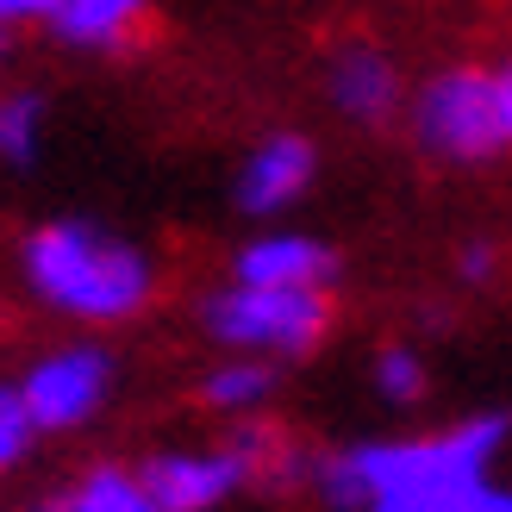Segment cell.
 <instances>
[{
  "label": "cell",
  "instance_id": "cell-12",
  "mask_svg": "<svg viewBox=\"0 0 512 512\" xmlns=\"http://www.w3.org/2000/svg\"><path fill=\"white\" fill-rule=\"evenodd\" d=\"M57 506H69V512H157L150 506V488H144V469H119V463L82 469L63 488Z\"/></svg>",
  "mask_w": 512,
  "mask_h": 512
},
{
  "label": "cell",
  "instance_id": "cell-3",
  "mask_svg": "<svg viewBox=\"0 0 512 512\" xmlns=\"http://www.w3.org/2000/svg\"><path fill=\"white\" fill-rule=\"evenodd\" d=\"M413 138L431 163H494L512 150V57L456 63L413 94Z\"/></svg>",
  "mask_w": 512,
  "mask_h": 512
},
{
  "label": "cell",
  "instance_id": "cell-8",
  "mask_svg": "<svg viewBox=\"0 0 512 512\" xmlns=\"http://www.w3.org/2000/svg\"><path fill=\"white\" fill-rule=\"evenodd\" d=\"M325 94L350 125H388L400 113V69L388 63V50L375 44H344L325 69Z\"/></svg>",
  "mask_w": 512,
  "mask_h": 512
},
{
  "label": "cell",
  "instance_id": "cell-14",
  "mask_svg": "<svg viewBox=\"0 0 512 512\" xmlns=\"http://www.w3.org/2000/svg\"><path fill=\"white\" fill-rule=\"evenodd\" d=\"M369 381H375V394L388 400V406H413L425 394V363H419V350H406V344H388L369 363Z\"/></svg>",
  "mask_w": 512,
  "mask_h": 512
},
{
  "label": "cell",
  "instance_id": "cell-1",
  "mask_svg": "<svg viewBox=\"0 0 512 512\" xmlns=\"http://www.w3.org/2000/svg\"><path fill=\"white\" fill-rule=\"evenodd\" d=\"M512 444L506 413H475L419 438L350 444L313 463V488L344 512H512V488L494 481Z\"/></svg>",
  "mask_w": 512,
  "mask_h": 512
},
{
  "label": "cell",
  "instance_id": "cell-9",
  "mask_svg": "<svg viewBox=\"0 0 512 512\" xmlns=\"http://www.w3.org/2000/svg\"><path fill=\"white\" fill-rule=\"evenodd\" d=\"M238 281H269V288H331L338 281V250L313 232H263L238 250Z\"/></svg>",
  "mask_w": 512,
  "mask_h": 512
},
{
  "label": "cell",
  "instance_id": "cell-15",
  "mask_svg": "<svg viewBox=\"0 0 512 512\" xmlns=\"http://www.w3.org/2000/svg\"><path fill=\"white\" fill-rule=\"evenodd\" d=\"M32 438H38V425H32V413H25L19 381L13 388L0 381V475H13L25 456H32Z\"/></svg>",
  "mask_w": 512,
  "mask_h": 512
},
{
  "label": "cell",
  "instance_id": "cell-4",
  "mask_svg": "<svg viewBox=\"0 0 512 512\" xmlns=\"http://www.w3.org/2000/svg\"><path fill=\"white\" fill-rule=\"evenodd\" d=\"M207 338L225 350L256 356H313L331 331V288H269V281H238L200 306Z\"/></svg>",
  "mask_w": 512,
  "mask_h": 512
},
{
  "label": "cell",
  "instance_id": "cell-2",
  "mask_svg": "<svg viewBox=\"0 0 512 512\" xmlns=\"http://www.w3.org/2000/svg\"><path fill=\"white\" fill-rule=\"evenodd\" d=\"M19 269L50 313L75 325H125L157 300L150 250L94 219H50L19 244Z\"/></svg>",
  "mask_w": 512,
  "mask_h": 512
},
{
  "label": "cell",
  "instance_id": "cell-13",
  "mask_svg": "<svg viewBox=\"0 0 512 512\" xmlns=\"http://www.w3.org/2000/svg\"><path fill=\"white\" fill-rule=\"evenodd\" d=\"M38 150H44V94L32 88H13V94H0V163H38Z\"/></svg>",
  "mask_w": 512,
  "mask_h": 512
},
{
  "label": "cell",
  "instance_id": "cell-6",
  "mask_svg": "<svg viewBox=\"0 0 512 512\" xmlns=\"http://www.w3.org/2000/svg\"><path fill=\"white\" fill-rule=\"evenodd\" d=\"M144 488L157 512H213L225 500H238L244 488H256V475L238 438H225L213 450H157L144 463Z\"/></svg>",
  "mask_w": 512,
  "mask_h": 512
},
{
  "label": "cell",
  "instance_id": "cell-7",
  "mask_svg": "<svg viewBox=\"0 0 512 512\" xmlns=\"http://www.w3.org/2000/svg\"><path fill=\"white\" fill-rule=\"evenodd\" d=\"M313 175H319V150L313 144L300 132H269L238 169V207L269 219L281 207H294V200L313 188Z\"/></svg>",
  "mask_w": 512,
  "mask_h": 512
},
{
  "label": "cell",
  "instance_id": "cell-11",
  "mask_svg": "<svg viewBox=\"0 0 512 512\" xmlns=\"http://www.w3.org/2000/svg\"><path fill=\"white\" fill-rule=\"evenodd\" d=\"M275 394V356H256V350H238L213 363L200 375V400L213 406V413H263V400Z\"/></svg>",
  "mask_w": 512,
  "mask_h": 512
},
{
  "label": "cell",
  "instance_id": "cell-16",
  "mask_svg": "<svg viewBox=\"0 0 512 512\" xmlns=\"http://www.w3.org/2000/svg\"><path fill=\"white\" fill-rule=\"evenodd\" d=\"M494 269H500L494 244H463V256H456V275H463L469 288H488V281H494Z\"/></svg>",
  "mask_w": 512,
  "mask_h": 512
},
{
  "label": "cell",
  "instance_id": "cell-10",
  "mask_svg": "<svg viewBox=\"0 0 512 512\" xmlns=\"http://www.w3.org/2000/svg\"><path fill=\"white\" fill-rule=\"evenodd\" d=\"M50 38H63L69 50H94V57H113V50H132L150 25V0H50Z\"/></svg>",
  "mask_w": 512,
  "mask_h": 512
},
{
  "label": "cell",
  "instance_id": "cell-5",
  "mask_svg": "<svg viewBox=\"0 0 512 512\" xmlns=\"http://www.w3.org/2000/svg\"><path fill=\"white\" fill-rule=\"evenodd\" d=\"M113 381H119L113 350L63 344V350L38 356V363L19 375V394H25V413H32L38 431H82L107 413Z\"/></svg>",
  "mask_w": 512,
  "mask_h": 512
},
{
  "label": "cell",
  "instance_id": "cell-17",
  "mask_svg": "<svg viewBox=\"0 0 512 512\" xmlns=\"http://www.w3.org/2000/svg\"><path fill=\"white\" fill-rule=\"evenodd\" d=\"M50 0H0V32H19V25H44Z\"/></svg>",
  "mask_w": 512,
  "mask_h": 512
}]
</instances>
